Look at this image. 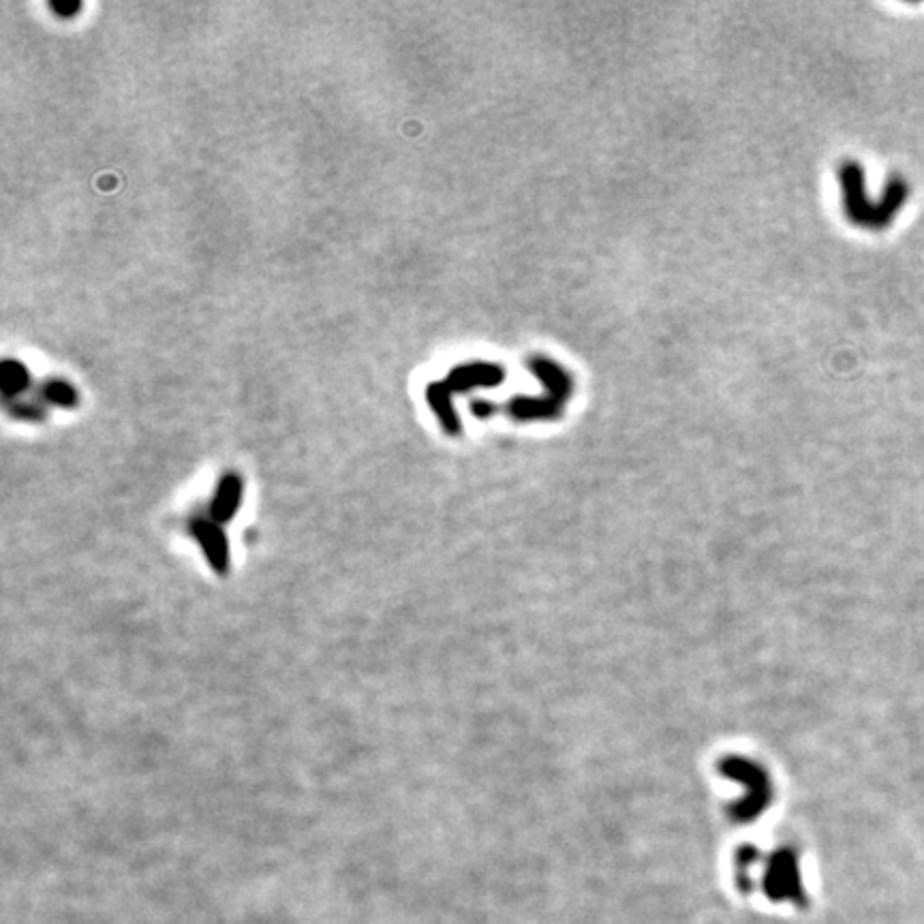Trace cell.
Returning a JSON list of instances; mask_svg holds the SVG:
<instances>
[{"label":"cell","mask_w":924,"mask_h":924,"mask_svg":"<svg viewBox=\"0 0 924 924\" xmlns=\"http://www.w3.org/2000/svg\"><path fill=\"white\" fill-rule=\"evenodd\" d=\"M836 176L843 190V212L850 223L863 230L881 231L890 228L910 197V185L901 176H892L888 178L878 204H871L867 197L865 170L858 161H843Z\"/></svg>","instance_id":"1"},{"label":"cell","mask_w":924,"mask_h":924,"mask_svg":"<svg viewBox=\"0 0 924 924\" xmlns=\"http://www.w3.org/2000/svg\"><path fill=\"white\" fill-rule=\"evenodd\" d=\"M506 381V369L497 362L473 360L448 372L443 383L452 394H464L477 388H499Z\"/></svg>","instance_id":"2"},{"label":"cell","mask_w":924,"mask_h":924,"mask_svg":"<svg viewBox=\"0 0 924 924\" xmlns=\"http://www.w3.org/2000/svg\"><path fill=\"white\" fill-rule=\"evenodd\" d=\"M569 401L544 390V396H513L506 405H499V414H508L516 421H538L563 416Z\"/></svg>","instance_id":"3"},{"label":"cell","mask_w":924,"mask_h":924,"mask_svg":"<svg viewBox=\"0 0 924 924\" xmlns=\"http://www.w3.org/2000/svg\"><path fill=\"white\" fill-rule=\"evenodd\" d=\"M190 533L199 542L210 567L219 576H228V571H230V544H228V538L221 531V527L215 520L195 518L190 522Z\"/></svg>","instance_id":"4"},{"label":"cell","mask_w":924,"mask_h":924,"mask_svg":"<svg viewBox=\"0 0 924 924\" xmlns=\"http://www.w3.org/2000/svg\"><path fill=\"white\" fill-rule=\"evenodd\" d=\"M527 369L531 370L542 381L544 390L553 392V394L565 399V401H571V394H574L576 383H574L571 372L565 369L563 365H558L556 360L548 358V356L535 354V356L527 358Z\"/></svg>","instance_id":"5"},{"label":"cell","mask_w":924,"mask_h":924,"mask_svg":"<svg viewBox=\"0 0 924 924\" xmlns=\"http://www.w3.org/2000/svg\"><path fill=\"white\" fill-rule=\"evenodd\" d=\"M242 493H244V484L242 477L238 473H226L217 486V493L212 497L210 504V518L217 524L230 522L231 518L235 516V511L242 504Z\"/></svg>","instance_id":"6"},{"label":"cell","mask_w":924,"mask_h":924,"mask_svg":"<svg viewBox=\"0 0 924 924\" xmlns=\"http://www.w3.org/2000/svg\"><path fill=\"white\" fill-rule=\"evenodd\" d=\"M424 394H426V403L430 405L432 414L439 419L441 428L452 437L461 435V417L457 414V407L452 401L454 394L448 390V385L443 381H432L426 385Z\"/></svg>","instance_id":"7"},{"label":"cell","mask_w":924,"mask_h":924,"mask_svg":"<svg viewBox=\"0 0 924 924\" xmlns=\"http://www.w3.org/2000/svg\"><path fill=\"white\" fill-rule=\"evenodd\" d=\"M31 388V372L13 358H4L0 365V392L7 403L18 401L20 394H24Z\"/></svg>","instance_id":"8"},{"label":"cell","mask_w":924,"mask_h":924,"mask_svg":"<svg viewBox=\"0 0 924 924\" xmlns=\"http://www.w3.org/2000/svg\"><path fill=\"white\" fill-rule=\"evenodd\" d=\"M42 396L46 399L47 403H51L56 407H65V409H73L80 403L78 390L62 379H47L46 383L42 385Z\"/></svg>","instance_id":"9"},{"label":"cell","mask_w":924,"mask_h":924,"mask_svg":"<svg viewBox=\"0 0 924 924\" xmlns=\"http://www.w3.org/2000/svg\"><path fill=\"white\" fill-rule=\"evenodd\" d=\"M7 409H9V414L13 417H20V419H28V421H42L46 414H44V409L39 407V405H33V403H22V401H11V403H7Z\"/></svg>","instance_id":"10"},{"label":"cell","mask_w":924,"mask_h":924,"mask_svg":"<svg viewBox=\"0 0 924 924\" xmlns=\"http://www.w3.org/2000/svg\"><path fill=\"white\" fill-rule=\"evenodd\" d=\"M49 7H51V11H56L60 18H73V15L82 9V2H80V0H51V2H49Z\"/></svg>","instance_id":"11"}]
</instances>
